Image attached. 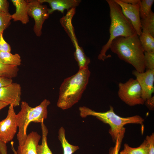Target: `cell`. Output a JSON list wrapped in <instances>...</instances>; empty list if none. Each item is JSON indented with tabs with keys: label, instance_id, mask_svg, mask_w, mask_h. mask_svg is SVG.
<instances>
[{
	"label": "cell",
	"instance_id": "obj_25",
	"mask_svg": "<svg viewBox=\"0 0 154 154\" xmlns=\"http://www.w3.org/2000/svg\"><path fill=\"white\" fill-rule=\"evenodd\" d=\"M144 62L147 70H154V52H144Z\"/></svg>",
	"mask_w": 154,
	"mask_h": 154
},
{
	"label": "cell",
	"instance_id": "obj_22",
	"mask_svg": "<svg viewBox=\"0 0 154 154\" xmlns=\"http://www.w3.org/2000/svg\"><path fill=\"white\" fill-rule=\"evenodd\" d=\"M154 2V0H142L139 3V11L141 19L147 16L151 10V7Z\"/></svg>",
	"mask_w": 154,
	"mask_h": 154
},
{
	"label": "cell",
	"instance_id": "obj_28",
	"mask_svg": "<svg viewBox=\"0 0 154 154\" xmlns=\"http://www.w3.org/2000/svg\"><path fill=\"white\" fill-rule=\"evenodd\" d=\"M13 83L12 79L0 76V88L9 85Z\"/></svg>",
	"mask_w": 154,
	"mask_h": 154
},
{
	"label": "cell",
	"instance_id": "obj_20",
	"mask_svg": "<svg viewBox=\"0 0 154 154\" xmlns=\"http://www.w3.org/2000/svg\"><path fill=\"white\" fill-rule=\"evenodd\" d=\"M142 31L149 33L154 37V13L151 11L148 15L141 19Z\"/></svg>",
	"mask_w": 154,
	"mask_h": 154
},
{
	"label": "cell",
	"instance_id": "obj_27",
	"mask_svg": "<svg viewBox=\"0 0 154 154\" xmlns=\"http://www.w3.org/2000/svg\"><path fill=\"white\" fill-rule=\"evenodd\" d=\"M145 139L149 144L148 154H154V133H152L146 137Z\"/></svg>",
	"mask_w": 154,
	"mask_h": 154
},
{
	"label": "cell",
	"instance_id": "obj_31",
	"mask_svg": "<svg viewBox=\"0 0 154 154\" xmlns=\"http://www.w3.org/2000/svg\"><path fill=\"white\" fill-rule=\"evenodd\" d=\"M0 154H7L6 144L0 139Z\"/></svg>",
	"mask_w": 154,
	"mask_h": 154
},
{
	"label": "cell",
	"instance_id": "obj_18",
	"mask_svg": "<svg viewBox=\"0 0 154 154\" xmlns=\"http://www.w3.org/2000/svg\"><path fill=\"white\" fill-rule=\"evenodd\" d=\"M139 38L144 52H154V37L149 33L142 31Z\"/></svg>",
	"mask_w": 154,
	"mask_h": 154
},
{
	"label": "cell",
	"instance_id": "obj_19",
	"mask_svg": "<svg viewBox=\"0 0 154 154\" xmlns=\"http://www.w3.org/2000/svg\"><path fill=\"white\" fill-rule=\"evenodd\" d=\"M40 123L42 138L41 144L40 145L38 144L37 147V154H53L47 144L48 129L44 124V121Z\"/></svg>",
	"mask_w": 154,
	"mask_h": 154
},
{
	"label": "cell",
	"instance_id": "obj_9",
	"mask_svg": "<svg viewBox=\"0 0 154 154\" xmlns=\"http://www.w3.org/2000/svg\"><path fill=\"white\" fill-rule=\"evenodd\" d=\"M132 73L141 87L142 98L145 102L152 97L154 92V70L147 69L143 72L135 70Z\"/></svg>",
	"mask_w": 154,
	"mask_h": 154
},
{
	"label": "cell",
	"instance_id": "obj_6",
	"mask_svg": "<svg viewBox=\"0 0 154 154\" xmlns=\"http://www.w3.org/2000/svg\"><path fill=\"white\" fill-rule=\"evenodd\" d=\"M118 87V97L127 105L133 106L144 104L141 87L136 79L130 78L125 82H120Z\"/></svg>",
	"mask_w": 154,
	"mask_h": 154
},
{
	"label": "cell",
	"instance_id": "obj_5",
	"mask_svg": "<svg viewBox=\"0 0 154 154\" xmlns=\"http://www.w3.org/2000/svg\"><path fill=\"white\" fill-rule=\"evenodd\" d=\"M50 103L49 100L45 99L38 106L32 107L26 102H21V110L17 114L19 128L17 135L19 146H21L25 143L27 135V128L30 123H41L47 118V107Z\"/></svg>",
	"mask_w": 154,
	"mask_h": 154
},
{
	"label": "cell",
	"instance_id": "obj_26",
	"mask_svg": "<svg viewBox=\"0 0 154 154\" xmlns=\"http://www.w3.org/2000/svg\"><path fill=\"white\" fill-rule=\"evenodd\" d=\"M3 33V32L0 33V51L11 52V47L4 39Z\"/></svg>",
	"mask_w": 154,
	"mask_h": 154
},
{
	"label": "cell",
	"instance_id": "obj_2",
	"mask_svg": "<svg viewBox=\"0 0 154 154\" xmlns=\"http://www.w3.org/2000/svg\"><path fill=\"white\" fill-rule=\"evenodd\" d=\"M90 74L87 67L79 69L76 74L64 80L59 88L58 107L66 110L78 102L86 88Z\"/></svg>",
	"mask_w": 154,
	"mask_h": 154
},
{
	"label": "cell",
	"instance_id": "obj_11",
	"mask_svg": "<svg viewBox=\"0 0 154 154\" xmlns=\"http://www.w3.org/2000/svg\"><path fill=\"white\" fill-rule=\"evenodd\" d=\"M21 87L16 83L0 88V101L12 105H19L21 100Z\"/></svg>",
	"mask_w": 154,
	"mask_h": 154
},
{
	"label": "cell",
	"instance_id": "obj_13",
	"mask_svg": "<svg viewBox=\"0 0 154 154\" xmlns=\"http://www.w3.org/2000/svg\"><path fill=\"white\" fill-rule=\"evenodd\" d=\"M41 136L36 132L32 131L27 135L23 145L19 146L17 154H37V147Z\"/></svg>",
	"mask_w": 154,
	"mask_h": 154
},
{
	"label": "cell",
	"instance_id": "obj_23",
	"mask_svg": "<svg viewBox=\"0 0 154 154\" xmlns=\"http://www.w3.org/2000/svg\"><path fill=\"white\" fill-rule=\"evenodd\" d=\"M11 15L9 12L0 11V33L3 32L11 24Z\"/></svg>",
	"mask_w": 154,
	"mask_h": 154
},
{
	"label": "cell",
	"instance_id": "obj_10",
	"mask_svg": "<svg viewBox=\"0 0 154 154\" xmlns=\"http://www.w3.org/2000/svg\"><path fill=\"white\" fill-rule=\"evenodd\" d=\"M120 6L125 16L128 19L139 36L141 32L139 11V3L132 5L124 3L121 0H114Z\"/></svg>",
	"mask_w": 154,
	"mask_h": 154
},
{
	"label": "cell",
	"instance_id": "obj_32",
	"mask_svg": "<svg viewBox=\"0 0 154 154\" xmlns=\"http://www.w3.org/2000/svg\"><path fill=\"white\" fill-rule=\"evenodd\" d=\"M122 1L129 4L135 5L140 3V0H121Z\"/></svg>",
	"mask_w": 154,
	"mask_h": 154
},
{
	"label": "cell",
	"instance_id": "obj_17",
	"mask_svg": "<svg viewBox=\"0 0 154 154\" xmlns=\"http://www.w3.org/2000/svg\"><path fill=\"white\" fill-rule=\"evenodd\" d=\"M149 144L145 139L138 147H132L126 143L124 144L123 148L119 152V154H148Z\"/></svg>",
	"mask_w": 154,
	"mask_h": 154
},
{
	"label": "cell",
	"instance_id": "obj_16",
	"mask_svg": "<svg viewBox=\"0 0 154 154\" xmlns=\"http://www.w3.org/2000/svg\"><path fill=\"white\" fill-rule=\"evenodd\" d=\"M65 131L63 127H61L58 131V138L61 144L63 150V154H73L79 149L78 146L70 144L65 137Z\"/></svg>",
	"mask_w": 154,
	"mask_h": 154
},
{
	"label": "cell",
	"instance_id": "obj_30",
	"mask_svg": "<svg viewBox=\"0 0 154 154\" xmlns=\"http://www.w3.org/2000/svg\"><path fill=\"white\" fill-rule=\"evenodd\" d=\"M147 107L151 110H153L154 108V97L152 96L151 98L147 100L145 102Z\"/></svg>",
	"mask_w": 154,
	"mask_h": 154
},
{
	"label": "cell",
	"instance_id": "obj_12",
	"mask_svg": "<svg viewBox=\"0 0 154 154\" xmlns=\"http://www.w3.org/2000/svg\"><path fill=\"white\" fill-rule=\"evenodd\" d=\"M42 4L47 3L49 4L50 7L49 9V13L52 14L55 11L64 13L65 10H69L78 6L81 1L80 0H39Z\"/></svg>",
	"mask_w": 154,
	"mask_h": 154
},
{
	"label": "cell",
	"instance_id": "obj_8",
	"mask_svg": "<svg viewBox=\"0 0 154 154\" xmlns=\"http://www.w3.org/2000/svg\"><path fill=\"white\" fill-rule=\"evenodd\" d=\"M14 108L10 105L7 117L0 121V139L5 144L13 139L18 127Z\"/></svg>",
	"mask_w": 154,
	"mask_h": 154
},
{
	"label": "cell",
	"instance_id": "obj_34",
	"mask_svg": "<svg viewBox=\"0 0 154 154\" xmlns=\"http://www.w3.org/2000/svg\"><path fill=\"white\" fill-rule=\"evenodd\" d=\"M12 151H13L14 154H17L16 152V151L15 150V149H12Z\"/></svg>",
	"mask_w": 154,
	"mask_h": 154
},
{
	"label": "cell",
	"instance_id": "obj_15",
	"mask_svg": "<svg viewBox=\"0 0 154 154\" xmlns=\"http://www.w3.org/2000/svg\"><path fill=\"white\" fill-rule=\"evenodd\" d=\"M21 60L17 53L13 54L11 52L0 51V62L6 65L18 66L21 64Z\"/></svg>",
	"mask_w": 154,
	"mask_h": 154
},
{
	"label": "cell",
	"instance_id": "obj_24",
	"mask_svg": "<svg viewBox=\"0 0 154 154\" xmlns=\"http://www.w3.org/2000/svg\"><path fill=\"white\" fill-rule=\"evenodd\" d=\"M125 128L121 131L117 138L115 143V145L109 149V154H119L122 140L125 133Z\"/></svg>",
	"mask_w": 154,
	"mask_h": 154
},
{
	"label": "cell",
	"instance_id": "obj_1",
	"mask_svg": "<svg viewBox=\"0 0 154 154\" xmlns=\"http://www.w3.org/2000/svg\"><path fill=\"white\" fill-rule=\"evenodd\" d=\"M110 48L120 59L131 65L137 72L145 71L144 52L136 33L130 36L116 38L111 42Z\"/></svg>",
	"mask_w": 154,
	"mask_h": 154
},
{
	"label": "cell",
	"instance_id": "obj_4",
	"mask_svg": "<svg viewBox=\"0 0 154 154\" xmlns=\"http://www.w3.org/2000/svg\"><path fill=\"white\" fill-rule=\"evenodd\" d=\"M80 116L82 118L88 116L95 117L110 126L109 132L113 142H115L119 135L125 128L124 126L128 124H136L142 125L144 119L139 115H136L127 117H121L114 112L112 106L105 112H97L86 106L79 108Z\"/></svg>",
	"mask_w": 154,
	"mask_h": 154
},
{
	"label": "cell",
	"instance_id": "obj_7",
	"mask_svg": "<svg viewBox=\"0 0 154 154\" xmlns=\"http://www.w3.org/2000/svg\"><path fill=\"white\" fill-rule=\"evenodd\" d=\"M28 2V14L33 18L35 24L33 31L36 35L38 37L42 33L43 25L49 17V9L46 5H42L39 0H27Z\"/></svg>",
	"mask_w": 154,
	"mask_h": 154
},
{
	"label": "cell",
	"instance_id": "obj_3",
	"mask_svg": "<svg viewBox=\"0 0 154 154\" xmlns=\"http://www.w3.org/2000/svg\"><path fill=\"white\" fill-rule=\"evenodd\" d=\"M110 8L111 24L109 29L110 36L107 43L102 47L98 59L104 61L110 57L106 53L110 49V44L116 38L132 36L136 32L132 24L123 14L119 5L114 0H107Z\"/></svg>",
	"mask_w": 154,
	"mask_h": 154
},
{
	"label": "cell",
	"instance_id": "obj_14",
	"mask_svg": "<svg viewBox=\"0 0 154 154\" xmlns=\"http://www.w3.org/2000/svg\"><path fill=\"white\" fill-rule=\"evenodd\" d=\"M16 8L15 12L11 15L13 21H19L23 24H26L29 22L28 14V2L25 0H11Z\"/></svg>",
	"mask_w": 154,
	"mask_h": 154
},
{
	"label": "cell",
	"instance_id": "obj_33",
	"mask_svg": "<svg viewBox=\"0 0 154 154\" xmlns=\"http://www.w3.org/2000/svg\"><path fill=\"white\" fill-rule=\"evenodd\" d=\"M8 105L9 104L0 101V110Z\"/></svg>",
	"mask_w": 154,
	"mask_h": 154
},
{
	"label": "cell",
	"instance_id": "obj_21",
	"mask_svg": "<svg viewBox=\"0 0 154 154\" xmlns=\"http://www.w3.org/2000/svg\"><path fill=\"white\" fill-rule=\"evenodd\" d=\"M19 69L18 66L6 65L0 62V76L11 78L17 76Z\"/></svg>",
	"mask_w": 154,
	"mask_h": 154
},
{
	"label": "cell",
	"instance_id": "obj_29",
	"mask_svg": "<svg viewBox=\"0 0 154 154\" xmlns=\"http://www.w3.org/2000/svg\"><path fill=\"white\" fill-rule=\"evenodd\" d=\"M9 4L7 0H0V11L8 13L9 11Z\"/></svg>",
	"mask_w": 154,
	"mask_h": 154
}]
</instances>
